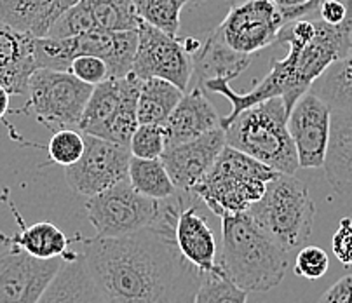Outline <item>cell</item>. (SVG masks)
I'll return each mask as SVG.
<instances>
[{
  "label": "cell",
  "instance_id": "25",
  "mask_svg": "<svg viewBox=\"0 0 352 303\" xmlns=\"http://www.w3.org/2000/svg\"><path fill=\"white\" fill-rule=\"evenodd\" d=\"M129 183L138 194L154 201H168L178 195L161 159L143 161L133 157L129 164Z\"/></svg>",
  "mask_w": 352,
  "mask_h": 303
},
{
  "label": "cell",
  "instance_id": "23",
  "mask_svg": "<svg viewBox=\"0 0 352 303\" xmlns=\"http://www.w3.org/2000/svg\"><path fill=\"white\" fill-rule=\"evenodd\" d=\"M184 94V91L162 79L142 80L136 110L140 126H164Z\"/></svg>",
  "mask_w": 352,
  "mask_h": 303
},
{
  "label": "cell",
  "instance_id": "37",
  "mask_svg": "<svg viewBox=\"0 0 352 303\" xmlns=\"http://www.w3.org/2000/svg\"><path fill=\"white\" fill-rule=\"evenodd\" d=\"M316 12L322 23L338 27L347 18V4L345 0H322Z\"/></svg>",
  "mask_w": 352,
  "mask_h": 303
},
{
  "label": "cell",
  "instance_id": "31",
  "mask_svg": "<svg viewBox=\"0 0 352 303\" xmlns=\"http://www.w3.org/2000/svg\"><path fill=\"white\" fill-rule=\"evenodd\" d=\"M98 30L94 16L86 0H82L79 5H75L68 12H65L51 28L47 37L51 38H74L79 35L89 34V32Z\"/></svg>",
  "mask_w": 352,
  "mask_h": 303
},
{
  "label": "cell",
  "instance_id": "11",
  "mask_svg": "<svg viewBox=\"0 0 352 303\" xmlns=\"http://www.w3.org/2000/svg\"><path fill=\"white\" fill-rule=\"evenodd\" d=\"M84 154L77 164L65 169L68 187L89 199L103 194L124 180H129L131 152L128 146L84 135Z\"/></svg>",
  "mask_w": 352,
  "mask_h": 303
},
{
  "label": "cell",
  "instance_id": "22",
  "mask_svg": "<svg viewBox=\"0 0 352 303\" xmlns=\"http://www.w3.org/2000/svg\"><path fill=\"white\" fill-rule=\"evenodd\" d=\"M16 220L21 225V230L14 236H4L0 234V240L6 246L18 247V249L25 251L30 256L38 260H53V258H63L68 253V244L72 243L54 223L49 221H38L34 225L21 223L18 211L14 210Z\"/></svg>",
  "mask_w": 352,
  "mask_h": 303
},
{
  "label": "cell",
  "instance_id": "38",
  "mask_svg": "<svg viewBox=\"0 0 352 303\" xmlns=\"http://www.w3.org/2000/svg\"><path fill=\"white\" fill-rule=\"evenodd\" d=\"M321 303H352V273L338 279L321 296Z\"/></svg>",
  "mask_w": 352,
  "mask_h": 303
},
{
  "label": "cell",
  "instance_id": "16",
  "mask_svg": "<svg viewBox=\"0 0 352 303\" xmlns=\"http://www.w3.org/2000/svg\"><path fill=\"white\" fill-rule=\"evenodd\" d=\"M221 117L208 98L203 87H192L176 105L169 119L162 126L166 135V148L201 138L206 133L220 128Z\"/></svg>",
  "mask_w": 352,
  "mask_h": 303
},
{
  "label": "cell",
  "instance_id": "19",
  "mask_svg": "<svg viewBox=\"0 0 352 303\" xmlns=\"http://www.w3.org/2000/svg\"><path fill=\"white\" fill-rule=\"evenodd\" d=\"M35 70L34 37L0 23V86L9 94H27Z\"/></svg>",
  "mask_w": 352,
  "mask_h": 303
},
{
  "label": "cell",
  "instance_id": "24",
  "mask_svg": "<svg viewBox=\"0 0 352 303\" xmlns=\"http://www.w3.org/2000/svg\"><path fill=\"white\" fill-rule=\"evenodd\" d=\"M311 91L330 106L331 112L352 110V47L312 84Z\"/></svg>",
  "mask_w": 352,
  "mask_h": 303
},
{
  "label": "cell",
  "instance_id": "33",
  "mask_svg": "<svg viewBox=\"0 0 352 303\" xmlns=\"http://www.w3.org/2000/svg\"><path fill=\"white\" fill-rule=\"evenodd\" d=\"M330 269V256L319 246H305L298 251L295 260V276L307 281H318Z\"/></svg>",
  "mask_w": 352,
  "mask_h": 303
},
{
  "label": "cell",
  "instance_id": "39",
  "mask_svg": "<svg viewBox=\"0 0 352 303\" xmlns=\"http://www.w3.org/2000/svg\"><path fill=\"white\" fill-rule=\"evenodd\" d=\"M270 2H272V4L281 11L283 18H285V23L288 25L289 16H292L295 11H298V9L305 8L311 0H270Z\"/></svg>",
  "mask_w": 352,
  "mask_h": 303
},
{
  "label": "cell",
  "instance_id": "27",
  "mask_svg": "<svg viewBox=\"0 0 352 303\" xmlns=\"http://www.w3.org/2000/svg\"><path fill=\"white\" fill-rule=\"evenodd\" d=\"M138 18L171 37H180L182 11L188 0H133Z\"/></svg>",
  "mask_w": 352,
  "mask_h": 303
},
{
  "label": "cell",
  "instance_id": "6",
  "mask_svg": "<svg viewBox=\"0 0 352 303\" xmlns=\"http://www.w3.org/2000/svg\"><path fill=\"white\" fill-rule=\"evenodd\" d=\"M176 197L154 201L138 194L129 180H124L103 194L87 199L86 213L98 237L120 239L159 223L173 207Z\"/></svg>",
  "mask_w": 352,
  "mask_h": 303
},
{
  "label": "cell",
  "instance_id": "32",
  "mask_svg": "<svg viewBox=\"0 0 352 303\" xmlns=\"http://www.w3.org/2000/svg\"><path fill=\"white\" fill-rule=\"evenodd\" d=\"M166 150V135L162 126H138L129 143V152L135 159L154 161L161 159Z\"/></svg>",
  "mask_w": 352,
  "mask_h": 303
},
{
  "label": "cell",
  "instance_id": "41",
  "mask_svg": "<svg viewBox=\"0 0 352 303\" xmlns=\"http://www.w3.org/2000/svg\"><path fill=\"white\" fill-rule=\"evenodd\" d=\"M211 2H220V0H188V4L195 5V8H203V5L211 4ZM221 4V2H220Z\"/></svg>",
  "mask_w": 352,
  "mask_h": 303
},
{
  "label": "cell",
  "instance_id": "21",
  "mask_svg": "<svg viewBox=\"0 0 352 303\" xmlns=\"http://www.w3.org/2000/svg\"><path fill=\"white\" fill-rule=\"evenodd\" d=\"M322 169L337 194L352 195V110L331 112L330 143Z\"/></svg>",
  "mask_w": 352,
  "mask_h": 303
},
{
  "label": "cell",
  "instance_id": "2",
  "mask_svg": "<svg viewBox=\"0 0 352 303\" xmlns=\"http://www.w3.org/2000/svg\"><path fill=\"white\" fill-rule=\"evenodd\" d=\"M221 220L220 265L225 277L246 293H265L279 286L289 265V255L250 213Z\"/></svg>",
  "mask_w": 352,
  "mask_h": 303
},
{
  "label": "cell",
  "instance_id": "40",
  "mask_svg": "<svg viewBox=\"0 0 352 303\" xmlns=\"http://www.w3.org/2000/svg\"><path fill=\"white\" fill-rule=\"evenodd\" d=\"M9 100H11L9 91L0 86V120H4L6 113L9 112Z\"/></svg>",
  "mask_w": 352,
  "mask_h": 303
},
{
  "label": "cell",
  "instance_id": "1",
  "mask_svg": "<svg viewBox=\"0 0 352 303\" xmlns=\"http://www.w3.org/2000/svg\"><path fill=\"white\" fill-rule=\"evenodd\" d=\"M192 194H178L159 223L120 239L79 237L105 303H194L204 276L176 246L175 227Z\"/></svg>",
  "mask_w": 352,
  "mask_h": 303
},
{
  "label": "cell",
  "instance_id": "28",
  "mask_svg": "<svg viewBox=\"0 0 352 303\" xmlns=\"http://www.w3.org/2000/svg\"><path fill=\"white\" fill-rule=\"evenodd\" d=\"M53 0H0V23L28 35L35 18Z\"/></svg>",
  "mask_w": 352,
  "mask_h": 303
},
{
  "label": "cell",
  "instance_id": "34",
  "mask_svg": "<svg viewBox=\"0 0 352 303\" xmlns=\"http://www.w3.org/2000/svg\"><path fill=\"white\" fill-rule=\"evenodd\" d=\"M68 74H72L75 79L87 84V86L91 87L100 86V84L112 79V75H110V70L109 67H107L105 61L94 56L75 58V60L72 61Z\"/></svg>",
  "mask_w": 352,
  "mask_h": 303
},
{
  "label": "cell",
  "instance_id": "10",
  "mask_svg": "<svg viewBox=\"0 0 352 303\" xmlns=\"http://www.w3.org/2000/svg\"><path fill=\"white\" fill-rule=\"evenodd\" d=\"M136 32L138 47L131 74L140 80L162 79L187 93L194 77V67L180 37H171L143 21H140Z\"/></svg>",
  "mask_w": 352,
  "mask_h": 303
},
{
  "label": "cell",
  "instance_id": "36",
  "mask_svg": "<svg viewBox=\"0 0 352 303\" xmlns=\"http://www.w3.org/2000/svg\"><path fill=\"white\" fill-rule=\"evenodd\" d=\"M333 255L345 267H352V218L344 216L331 239Z\"/></svg>",
  "mask_w": 352,
  "mask_h": 303
},
{
  "label": "cell",
  "instance_id": "42",
  "mask_svg": "<svg viewBox=\"0 0 352 303\" xmlns=\"http://www.w3.org/2000/svg\"><path fill=\"white\" fill-rule=\"evenodd\" d=\"M221 4L227 5V8H232V5L241 4V2H246V0H220Z\"/></svg>",
  "mask_w": 352,
  "mask_h": 303
},
{
  "label": "cell",
  "instance_id": "8",
  "mask_svg": "<svg viewBox=\"0 0 352 303\" xmlns=\"http://www.w3.org/2000/svg\"><path fill=\"white\" fill-rule=\"evenodd\" d=\"M93 87L68 71L35 70L28 80L27 105L19 112L47 129H79Z\"/></svg>",
  "mask_w": 352,
  "mask_h": 303
},
{
  "label": "cell",
  "instance_id": "35",
  "mask_svg": "<svg viewBox=\"0 0 352 303\" xmlns=\"http://www.w3.org/2000/svg\"><path fill=\"white\" fill-rule=\"evenodd\" d=\"M80 2H82V0H53V2L35 18L28 35L34 38H45L49 35V32H51V28L54 27V23H56L65 12L74 9L75 5H79Z\"/></svg>",
  "mask_w": 352,
  "mask_h": 303
},
{
  "label": "cell",
  "instance_id": "20",
  "mask_svg": "<svg viewBox=\"0 0 352 303\" xmlns=\"http://www.w3.org/2000/svg\"><path fill=\"white\" fill-rule=\"evenodd\" d=\"M253 56L236 53L221 42V38L211 30L203 41V47L192 56L194 67V87H203L210 80H232L239 77L251 65Z\"/></svg>",
  "mask_w": 352,
  "mask_h": 303
},
{
  "label": "cell",
  "instance_id": "14",
  "mask_svg": "<svg viewBox=\"0 0 352 303\" xmlns=\"http://www.w3.org/2000/svg\"><path fill=\"white\" fill-rule=\"evenodd\" d=\"M225 146H227V142H225V131L221 128L213 129L192 142L168 146L161 161L175 183L176 190L182 194H192L195 185L201 183L204 176L213 168Z\"/></svg>",
  "mask_w": 352,
  "mask_h": 303
},
{
  "label": "cell",
  "instance_id": "18",
  "mask_svg": "<svg viewBox=\"0 0 352 303\" xmlns=\"http://www.w3.org/2000/svg\"><path fill=\"white\" fill-rule=\"evenodd\" d=\"M37 303H105L82 253L68 251L60 270Z\"/></svg>",
  "mask_w": 352,
  "mask_h": 303
},
{
  "label": "cell",
  "instance_id": "29",
  "mask_svg": "<svg viewBox=\"0 0 352 303\" xmlns=\"http://www.w3.org/2000/svg\"><path fill=\"white\" fill-rule=\"evenodd\" d=\"M194 303H248V293L229 281L225 273H206Z\"/></svg>",
  "mask_w": 352,
  "mask_h": 303
},
{
  "label": "cell",
  "instance_id": "30",
  "mask_svg": "<svg viewBox=\"0 0 352 303\" xmlns=\"http://www.w3.org/2000/svg\"><path fill=\"white\" fill-rule=\"evenodd\" d=\"M84 148H86V143H84L82 133L77 129H61L54 133L51 142L47 143L49 161L67 169L80 161Z\"/></svg>",
  "mask_w": 352,
  "mask_h": 303
},
{
  "label": "cell",
  "instance_id": "13",
  "mask_svg": "<svg viewBox=\"0 0 352 303\" xmlns=\"http://www.w3.org/2000/svg\"><path fill=\"white\" fill-rule=\"evenodd\" d=\"M331 109L312 91L305 93L293 106L288 117V131L302 169L324 166L330 143Z\"/></svg>",
  "mask_w": 352,
  "mask_h": 303
},
{
  "label": "cell",
  "instance_id": "17",
  "mask_svg": "<svg viewBox=\"0 0 352 303\" xmlns=\"http://www.w3.org/2000/svg\"><path fill=\"white\" fill-rule=\"evenodd\" d=\"M175 237L184 258L195 269L203 273H223L217 263V240L213 232L194 204L182 207L176 220Z\"/></svg>",
  "mask_w": 352,
  "mask_h": 303
},
{
  "label": "cell",
  "instance_id": "7",
  "mask_svg": "<svg viewBox=\"0 0 352 303\" xmlns=\"http://www.w3.org/2000/svg\"><path fill=\"white\" fill-rule=\"evenodd\" d=\"M142 80L133 74L122 79H109L93 87L84 110L79 131L82 135L128 146L138 129V94Z\"/></svg>",
  "mask_w": 352,
  "mask_h": 303
},
{
  "label": "cell",
  "instance_id": "26",
  "mask_svg": "<svg viewBox=\"0 0 352 303\" xmlns=\"http://www.w3.org/2000/svg\"><path fill=\"white\" fill-rule=\"evenodd\" d=\"M94 16L98 30L136 32L138 18L133 0H86Z\"/></svg>",
  "mask_w": 352,
  "mask_h": 303
},
{
  "label": "cell",
  "instance_id": "3",
  "mask_svg": "<svg viewBox=\"0 0 352 303\" xmlns=\"http://www.w3.org/2000/svg\"><path fill=\"white\" fill-rule=\"evenodd\" d=\"M288 117L281 98L251 106L223 128L227 146L262 162L279 175H295L300 166L288 131Z\"/></svg>",
  "mask_w": 352,
  "mask_h": 303
},
{
  "label": "cell",
  "instance_id": "4",
  "mask_svg": "<svg viewBox=\"0 0 352 303\" xmlns=\"http://www.w3.org/2000/svg\"><path fill=\"white\" fill-rule=\"evenodd\" d=\"M279 172L243 152L225 146L203 181L195 185L192 195L203 201L217 216L243 214L263 197L267 185Z\"/></svg>",
  "mask_w": 352,
  "mask_h": 303
},
{
  "label": "cell",
  "instance_id": "9",
  "mask_svg": "<svg viewBox=\"0 0 352 303\" xmlns=\"http://www.w3.org/2000/svg\"><path fill=\"white\" fill-rule=\"evenodd\" d=\"M285 27L281 11L270 0H246L229 8L213 30L227 47L244 56H253L262 49L278 44Z\"/></svg>",
  "mask_w": 352,
  "mask_h": 303
},
{
  "label": "cell",
  "instance_id": "15",
  "mask_svg": "<svg viewBox=\"0 0 352 303\" xmlns=\"http://www.w3.org/2000/svg\"><path fill=\"white\" fill-rule=\"evenodd\" d=\"M63 41L70 65L75 58L94 56L105 61L112 79H122L131 74L138 47V32L94 30Z\"/></svg>",
  "mask_w": 352,
  "mask_h": 303
},
{
  "label": "cell",
  "instance_id": "5",
  "mask_svg": "<svg viewBox=\"0 0 352 303\" xmlns=\"http://www.w3.org/2000/svg\"><path fill=\"white\" fill-rule=\"evenodd\" d=\"M248 213L289 255L311 237L316 204L304 181L295 175H279Z\"/></svg>",
  "mask_w": 352,
  "mask_h": 303
},
{
  "label": "cell",
  "instance_id": "12",
  "mask_svg": "<svg viewBox=\"0 0 352 303\" xmlns=\"http://www.w3.org/2000/svg\"><path fill=\"white\" fill-rule=\"evenodd\" d=\"M63 258L38 260L18 247L0 251V303H37Z\"/></svg>",
  "mask_w": 352,
  "mask_h": 303
}]
</instances>
